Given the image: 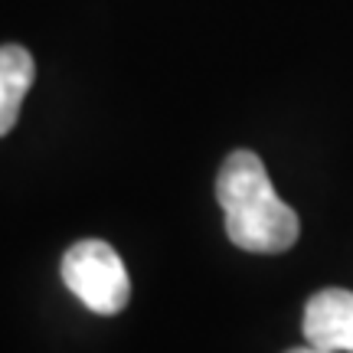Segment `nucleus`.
Instances as JSON below:
<instances>
[{"instance_id": "f03ea898", "label": "nucleus", "mask_w": 353, "mask_h": 353, "mask_svg": "<svg viewBox=\"0 0 353 353\" xmlns=\"http://www.w3.org/2000/svg\"><path fill=\"white\" fill-rule=\"evenodd\" d=\"M63 281L95 314H118L131 298V278L108 242L82 239L63 255Z\"/></svg>"}, {"instance_id": "39448f33", "label": "nucleus", "mask_w": 353, "mask_h": 353, "mask_svg": "<svg viewBox=\"0 0 353 353\" xmlns=\"http://www.w3.org/2000/svg\"><path fill=\"white\" fill-rule=\"evenodd\" d=\"M288 353H327V350H317V347H294V350Z\"/></svg>"}, {"instance_id": "7ed1b4c3", "label": "nucleus", "mask_w": 353, "mask_h": 353, "mask_svg": "<svg viewBox=\"0 0 353 353\" xmlns=\"http://www.w3.org/2000/svg\"><path fill=\"white\" fill-rule=\"evenodd\" d=\"M304 337L327 353H353V291L324 288L304 304Z\"/></svg>"}, {"instance_id": "20e7f679", "label": "nucleus", "mask_w": 353, "mask_h": 353, "mask_svg": "<svg viewBox=\"0 0 353 353\" xmlns=\"http://www.w3.org/2000/svg\"><path fill=\"white\" fill-rule=\"evenodd\" d=\"M33 76H37V63L23 46H0V138L10 134L17 125Z\"/></svg>"}, {"instance_id": "f257e3e1", "label": "nucleus", "mask_w": 353, "mask_h": 353, "mask_svg": "<svg viewBox=\"0 0 353 353\" xmlns=\"http://www.w3.org/2000/svg\"><path fill=\"white\" fill-rule=\"evenodd\" d=\"M216 200L226 213L232 245L255 255L288 252L298 242L301 219L281 200L255 151H232L216 176Z\"/></svg>"}]
</instances>
